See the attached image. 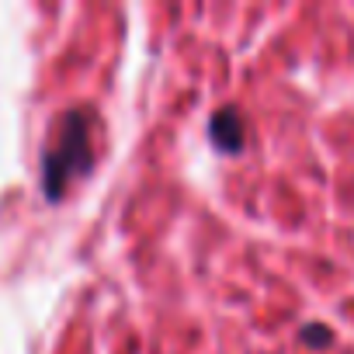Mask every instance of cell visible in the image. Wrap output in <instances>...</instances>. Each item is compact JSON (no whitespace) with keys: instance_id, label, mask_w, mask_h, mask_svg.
I'll return each mask as SVG.
<instances>
[{"instance_id":"6da1fadb","label":"cell","mask_w":354,"mask_h":354,"mask_svg":"<svg viewBox=\"0 0 354 354\" xmlns=\"http://www.w3.org/2000/svg\"><path fill=\"white\" fill-rule=\"evenodd\" d=\"M94 163V115L84 108H70L59 125L53 142L42 153V192L49 202H59L70 181L87 174Z\"/></svg>"},{"instance_id":"7a4b0ae2","label":"cell","mask_w":354,"mask_h":354,"mask_svg":"<svg viewBox=\"0 0 354 354\" xmlns=\"http://www.w3.org/2000/svg\"><path fill=\"white\" fill-rule=\"evenodd\" d=\"M209 136H212V146L219 153H240L243 149V118L233 108H223V111L212 115Z\"/></svg>"},{"instance_id":"3957f363","label":"cell","mask_w":354,"mask_h":354,"mask_svg":"<svg viewBox=\"0 0 354 354\" xmlns=\"http://www.w3.org/2000/svg\"><path fill=\"white\" fill-rule=\"evenodd\" d=\"M302 340H309V344H326V340H330V333H326L323 326H309V330L302 333Z\"/></svg>"}]
</instances>
